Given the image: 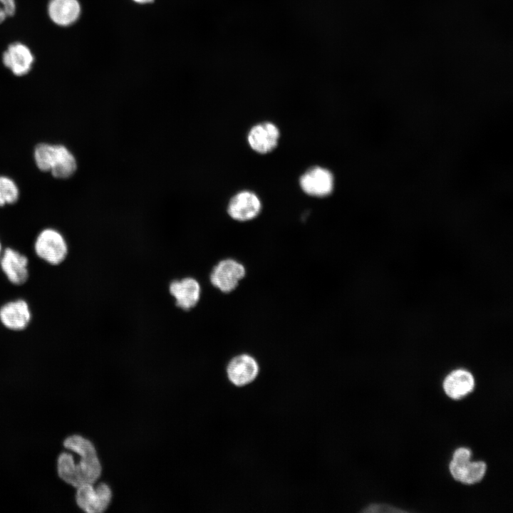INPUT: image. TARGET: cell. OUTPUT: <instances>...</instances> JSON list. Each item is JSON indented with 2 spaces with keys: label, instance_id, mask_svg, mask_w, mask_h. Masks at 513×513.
<instances>
[{
  "label": "cell",
  "instance_id": "6da1fadb",
  "mask_svg": "<svg viewBox=\"0 0 513 513\" xmlns=\"http://www.w3.org/2000/svg\"><path fill=\"white\" fill-rule=\"evenodd\" d=\"M63 446L77 453L80 460L77 463L71 454L62 452L57 462L58 476L77 488L95 483L101 475L102 466L93 444L81 435H73L64 440Z\"/></svg>",
  "mask_w": 513,
  "mask_h": 513
},
{
  "label": "cell",
  "instance_id": "e0dca14e",
  "mask_svg": "<svg viewBox=\"0 0 513 513\" xmlns=\"http://www.w3.org/2000/svg\"><path fill=\"white\" fill-rule=\"evenodd\" d=\"M19 197V189L11 177L0 175V207L15 203Z\"/></svg>",
  "mask_w": 513,
  "mask_h": 513
},
{
  "label": "cell",
  "instance_id": "ffe728a7",
  "mask_svg": "<svg viewBox=\"0 0 513 513\" xmlns=\"http://www.w3.org/2000/svg\"><path fill=\"white\" fill-rule=\"evenodd\" d=\"M8 17L7 14L4 9V6L0 2V24L4 22L5 19Z\"/></svg>",
  "mask_w": 513,
  "mask_h": 513
},
{
  "label": "cell",
  "instance_id": "8fae6325",
  "mask_svg": "<svg viewBox=\"0 0 513 513\" xmlns=\"http://www.w3.org/2000/svg\"><path fill=\"white\" fill-rule=\"evenodd\" d=\"M259 366L254 357L242 353L233 357L227 366L229 380L237 386L252 382L257 375Z\"/></svg>",
  "mask_w": 513,
  "mask_h": 513
},
{
  "label": "cell",
  "instance_id": "5bb4252c",
  "mask_svg": "<svg viewBox=\"0 0 513 513\" xmlns=\"http://www.w3.org/2000/svg\"><path fill=\"white\" fill-rule=\"evenodd\" d=\"M0 320L9 329L21 331L27 327L31 320L28 304L22 300L9 302L0 308Z\"/></svg>",
  "mask_w": 513,
  "mask_h": 513
},
{
  "label": "cell",
  "instance_id": "277c9868",
  "mask_svg": "<svg viewBox=\"0 0 513 513\" xmlns=\"http://www.w3.org/2000/svg\"><path fill=\"white\" fill-rule=\"evenodd\" d=\"M471 455L470 449L460 447L454 452L450 463V471L453 478L468 484L482 480L487 469L483 461L471 462Z\"/></svg>",
  "mask_w": 513,
  "mask_h": 513
},
{
  "label": "cell",
  "instance_id": "7c38bea8",
  "mask_svg": "<svg viewBox=\"0 0 513 513\" xmlns=\"http://www.w3.org/2000/svg\"><path fill=\"white\" fill-rule=\"evenodd\" d=\"M2 61L4 65L13 74L22 76L31 71L34 61V56L25 44L14 42L10 44L4 52Z\"/></svg>",
  "mask_w": 513,
  "mask_h": 513
},
{
  "label": "cell",
  "instance_id": "ba28073f",
  "mask_svg": "<svg viewBox=\"0 0 513 513\" xmlns=\"http://www.w3.org/2000/svg\"><path fill=\"white\" fill-rule=\"evenodd\" d=\"M301 190L307 195L323 197L329 195L333 189V176L330 170L314 166L305 172L299 179Z\"/></svg>",
  "mask_w": 513,
  "mask_h": 513
},
{
  "label": "cell",
  "instance_id": "9a60e30c",
  "mask_svg": "<svg viewBox=\"0 0 513 513\" xmlns=\"http://www.w3.org/2000/svg\"><path fill=\"white\" fill-rule=\"evenodd\" d=\"M48 14L54 24L68 26L78 19L81 5L78 0H50Z\"/></svg>",
  "mask_w": 513,
  "mask_h": 513
},
{
  "label": "cell",
  "instance_id": "9c48e42d",
  "mask_svg": "<svg viewBox=\"0 0 513 513\" xmlns=\"http://www.w3.org/2000/svg\"><path fill=\"white\" fill-rule=\"evenodd\" d=\"M261 210V202L252 191L243 190L234 195L229 202L227 214L237 222H247L256 218Z\"/></svg>",
  "mask_w": 513,
  "mask_h": 513
},
{
  "label": "cell",
  "instance_id": "ac0fdd59",
  "mask_svg": "<svg viewBox=\"0 0 513 513\" xmlns=\"http://www.w3.org/2000/svg\"><path fill=\"white\" fill-rule=\"evenodd\" d=\"M366 512H403L404 510H400L396 508H393L389 505L385 504H373L370 506Z\"/></svg>",
  "mask_w": 513,
  "mask_h": 513
},
{
  "label": "cell",
  "instance_id": "52a82bcc",
  "mask_svg": "<svg viewBox=\"0 0 513 513\" xmlns=\"http://www.w3.org/2000/svg\"><path fill=\"white\" fill-rule=\"evenodd\" d=\"M112 498L110 487L105 483L94 488L93 484L78 487L76 500L78 507L88 513H101L108 507Z\"/></svg>",
  "mask_w": 513,
  "mask_h": 513
},
{
  "label": "cell",
  "instance_id": "3957f363",
  "mask_svg": "<svg viewBox=\"0 0 513 513\" xmlns=\"http://www.w3.org/2000/svg\"><path fill=\"white\" fill-rule=\"evenodd\" d=\"M246 275L244 265L232 257L219 259L211 268L208 275L211 286L223 294H230L239 285Z\"/></svg>",
  "mask_w": 513,
  "mask_h": 513
},
{
  "label": "cell",
  "instance_id": "d6986e66",
  "mask_svg": "<svg viewBox=\"0 0 513 513\" xmlns=\"http://www.w3.org/2000/svg\"><path fill=\"white\" fill-rule=\"evenodd\" d=\"M4 7L8 16H12L16 12V3L14 0H0Z\"/></svg>",
  "mask_w": 513,
  "mask_h": 513
},
{
  "label": "cell",
  "instance_id": "2e32d148",
  "mask_svg": "<svg viewBox=\"0 0 513 513\" xmlns=\"http://www.w3.org/2000/svg\"><path fill=\"white\" fill-rule=\"evenodd\" d=\"M475 386L474 377L467 370L458 369L447 375L443 382V388L450 398L460 399L472 391Z\"/></svg>",
  "mask_w": 513,
  "mask_h": 513
},
{
  "label": "cell",
  "instance_id": "8992f818",
  "mask_svg": "<svg viewBox=\"0 0 513 513\" xmlns=\"http://www.w3.org/2000/svg\"><path fill=\"white\" fill-rule=\"evenodd\" d=\"M168 292L177 308L189 311L199 304L202 296V286L195 277L185 276L172 279L169 283Z\"/></svg>",
  "mask_w": 513,
  "mask_h": 513
},
{
  "label": "cell",
  "instance_id": "5b68a950",
  "mask_svg": "<svg viewBox=\"0 0 513 513\" xmlns=\"http://www.w3.org/2000/svg\"><path fill=\"white\" fill-rule=\"evenodd\" d=\"M34 249L38 256L57 265L64 261L68 254V246L62 234L57 230L47 228L38 235Z\"/></svg>",
  "mask_w": 513,
  "mask_h": 513
},
{
  "label": "cell",
  "instance_id": "30bf717a",
  "mask_svg": "<svg viewBox=\"0 0 513 513\" xmlns=\"http://www.w3.org/2000/svg\"><path fill=\"white\" fill-rule=\"evenodd\" d=\"M279 137L280 132L276 125L271 122H263L250 129L247 141L253 150L260 154H266L276 148Z\"/></svg>",
  "mask_w": 513,
  "mask_h": 513
},
{
  "label": "cell",
  "instance_id": "7402d4cb",
  "mask_svg": "<svg viewBox=\"0 0 513 513\" xmlns=\"http://www.w3.org/2000/svg\"><path fill=\"white\" fill-rule=\"evenodd\" d=\"M1 243H0V255H1Z\"/></svg>",
  "mask_w": 513,
  "mask_h": 513
},
{
  "label": "cell",
  "instance_id": "44dd1931",
  "mask_svg": "<svg viewBox=\"0 0 513 513\" xmlns=\"http://www.w3.org/2000/svg\"><path fill=\"white\" fill-rule=\"evenodd\" d=\"M133 1H134L135 2H136V3H138V4H144L151 3V2H152L154 0H133Z\"/></svg>",
  "mask_w": 513,
  "mask_h": 513
},
{
  "label": "cell",
  "instance_id": "7a4b0ae2",
  "mask_svg": "<svg viewBox=\"0 0 513 513\" xmlns=\"http://www.w3.org/2000/svg\"><path fill=\"white\" fill-rule=\"evenodd\" d=\"M33 157L40 170L50 172L58 179L70 177L77 168L76 160L73 153L61 144H38L34 148Z\"/></svg>",
  "mask_w": 513,
  "mask_h": 513
},
{
  "label": "cell",
  "instance_id": "4fadbf2b",
  "mask_svg": "<svg viewBox=\"0 0 513 513\" xmlns=\"http://www.w3.org/2000/svg\"><path fill=\"white\" fill-rule=\"evenodd\" d=\"M27 257L11 248H6L0 259L3 272L9 281L15 285H21L27 281Z\"/></svg>",
  "mask_w": 513,
  "mask_h": 513
}]
</instances>
